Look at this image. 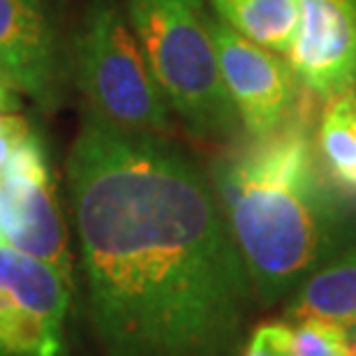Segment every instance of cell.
Returning a JSON list of instances; mask_svg holds the SVG:
<instances>
[{
  "mask_svg": "<svg viewBox=\"0 0 356 356\" xmlns=\"http://www.w3.org/2000/svg\"><path fill=\"white\" fill-rule=\"evenodd\" d=\"M104 356H238L254 296L213 183L158 134L88 113L67 158Z\"/></svg>",
  "mask_w": 356,
  "mask_h": 356,
  "instance_id": "6da1fadb",
  "label": "cell"
},
{
  "mask_svg": "<svg viewBox=\"0 0 356 356\" xmlns=\"http://www.w3.org/2000/svg\"><path fill=\"white\" fill-rule=\"evenodd\" d=\"M315 97L303 88L275 132L252 137L211 169L213 190L254 296L266 305L345 252L352 238L345 206L317 167L310 139Z\"/></svg>",
  "mask_w": 356,
  "mask_h": 356,
  "instance_id": "7a4b0ae2",
  "label": "cell"
},
{
  "mask_svg": "<svg viewBox=\"0 0 356 356\" xmlns=\"http://www.w3.org/2000/svg\"><path fill=\"white\" fill-rule=\"evenodd\" d=\"M127 19L167 104L204 137H227L241 118L220 72L204 0H125Z\"/></svg>",
  "mask_w": 356,
  "mask_h": 356,
  "instance_id": "3957f363",
  "label": "cell"
},
{
  "mask_svg": "<svg viewBox=\"0 0 356 356\" xmlns=\"http://www.w3.org/2000/svg\"><path fill=\"white\" fill-rule=\"evenodd\" d=\"M74 79L88 109L127 134H160L169 104L137 35L113 0H92L72 40Z\"/></svg>",
  "mask_w": 356,
  "mask_h": 356,
  "instance_id": "277c9868",
  "label": "cell"
},
{
  "mask_svg": "<svg viewBox=\"0 0 356 356\" xmlns=\"http://www.w3.org/2000/svg\"><path fill=\"white\" fill-rule=\"evenodd\" d=\"M0 245L47 261L74 282L65 220L47 153L33 132L0 167Z\"/></svg>",
  "mask_w": 356,
  "mask_h": 356,
  "instance_id": "5b68a950",
  "label": "cell"
},
{
  "mask_svg": "<svg viewBox=\"0 0 356 356\" xmlns=\"http://www.w3.org/2000/svg\"><path fill=\"white\" fill-rule=\"evenodd\" d=\"M74 282L31 254L0 245V352L63 356Z\"/></svg>",
  "mask_w": 356,
  "mask_h": 356,
  "instance_id": "8992f818",
  "label": "cell"
},
{
  "mask_svg": "<svg viewBox=\"0 0 356 356\" xmlns=\"http://www.w3.org/2000/svg\"><path fill=\"white\" fill-rule=\"evenodd\" d=\"M220 72L241 123L252 137H266L289 118L296 104V76L289 63L254 44L220 19H211Z\"/></svg>",
  "mask_w": 356,
  "mask_h": 356,
  "instance_id": "52a82bcc",
  "label": "cell"
},
{
  "mask_svg": "<svg viewBox=\"0 0 356 356\" xmlns=\"http://www.w3.org/2000/svg\"><path fill=\"white\" fill-rule=\"evenodd\" d=\"M287 58L296 81L317 97L356 90V0H298Z\"/></svg>",
  "mask_w": 356,
  "mask_h": 356,
  "instance_id": "ba28073f",
  "label": "cell"
},
{
  "mask_svg": "<svg viewBox=\"0 0 356 356\" xmlns=\"http://www.w3.org/2000/svg\"><path fill=\"white\" fill-rule=\"evenodd\" d=\"M0 70L42 109L56 104L58 38L42 0H0Z\"/></svg>",
  "mask_w": 356,
  "mask_h": 356,
  "instance_id": "9c48e42d",
  "label": "cell"
},
{
  "mask_svg": "<svg viewBox=\"0 0 356 356\" xmlns=\"http://www.w3.org/2000/svg\"><path fill=\"white\" fill-rule=\"evenodd\" d=\"M287 322H326L345 331L356 329V250L340 252L291 291L284 308Z\"/></svg>",
  "mask_w": 356,
  "mask_h": 356,
  "instance_id": "30bf717a",
  "label": "cell"
},
{
  "mask_svg": "<svg viewBox=\"0 0 356 356\" xmlns=\"http://www.w3.org/2000/svg\"><path fill=\"white\" fill-rule=\"evenodd\" d=\"M218 19L254 44L287 54L298 26V0H211Z\"/></svg>",
  "mask_w": 356,
  "mask_h": 356,
  "instance_id": "8fae6325",
  "label": "cell"
},
{
  "mask_svg": "<svg viewBox=\"0 0 356 356\" xmlns=\"http://www.w3.org/2000/svg\"><path fill=\"white\" fill-rule=\"evenodd\" d=\"M317 146L333 181L356 192V90L326 97Z\"/></svg>",
  "mask_w": 356,
  "mask_h": 356,
  "instance_id": "7c38bea8",
  "label": "cell"
},
{
  "mask_svg": "<svg viewBox=\"0 0 356 356\" xmlns=\"http://www.w3.org/2000/svg\"><path fill=\"white\" fill-rule=\"evenodd\" d=\"M289 356H352L347 331L315 319L291 324Z\"/></svg>",
  "mask_w": 356,
  "mask_h": 356,
  "instance_id": "4fadbf2b",
  "label": "cell"
},
{
  "mask_svg": "<svg viewBox=\"0 0 356 356\" xmlns=\"http://www.w3.org/2000/svg\"><path fill=\"white\" fill-rule=\"evenodd\" d=\"M238 356H289V324L257 326Z\"/></svg>",
  "mask_w": 356,
  "mask_h": 356,
  "instance_id": "5bb4252c",
  "label": "cell"
},
{
  "mask_svg": "<svg viewBox=\"0 0 356 356\" xmlns=\"http://www.w3.org/2000/svg\"><path fill=\"white\" fill-rule=\"evenodd\" d=\"M0 79H5V81H7V76L3 74V70H0Z\"/></svg>",
  "mask_w": 356,
  "mask_h": 356,
  "instance_id": "9a60e30c",
  "label": "cell"
},
{
  "mask_svg": "<svg viewBox=\"0 0 356 356\" xmlns=\"http://www.w3.org/2000/svg\"><path fill=\"white\" fill-rule=\"evenodd\" d=\"M0 356H5V354H3V352H0Z\"/></svg>",
  "mask_w": 356,
  "mask_h": 356,
  "instance_id": "2e32d148",
  "label": "cell"
}]
</instances>
